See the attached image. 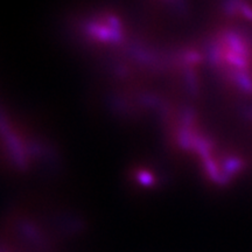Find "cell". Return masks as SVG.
Returning a JSON list of instances; mask_svg holds the SVG:
<instances>
[]
</instances>
